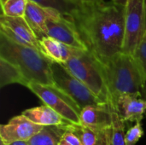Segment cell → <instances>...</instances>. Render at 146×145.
<instances>
[{
  "label": "cell",
  "mask_w": 146,
  "mask_h": 145,
  "mask_svg": "<svg viewBox=\"0 0 146 145\" xmlns=\"http://www.w3.org/2000/svg\"><path fill=\"white\" fill-rule=\"evenodd\" d=\"M88 50L102 63L122 53L125 5L111 0H81L70 14Z\"/></svg>",
  "instance_id": "obj_1"
},
{
  "label": "cell",
  "mask_w": 146,
  "mask_h": 145,
  "mask_svg": "<svg viewBox=\"0 0 146 145\" xmlns=\"http://www.w3.org/2000/svg\"><path fill=\"white\" fill-rule=\"evenodd\" d=\"M0 58L15 65L28 83L55 85L52 62L41 51L29 46L19 44L0 33Z\"/></svg>",
  "instance_id": "obj_2"
},
{
  "label": "cell",
  "mask_w": 146,
  "mask_h": 145,
  "mask_svg": "<svg viewBox=\"0 0 146 145\" xmlns=\"http://www.w3.org/2000/svg\"><path fill=\"white\" fill-rule=\"evenodd\" d=\"M102 64L110 103L124 94H141L145 79L133 56L122 52Z\"/></svg>",
  "instance_id": "obj_3"
},
{
  "label": "cell",
  "mask_w": 146,
  "mask_h": 145,
  "mask_svg": "<svg viewBox=\"0 0 146 145\" xmlns=\"http://www.w3.org/2000/svg\"><path fill=\"white\" fill-rule=\"evenodd\" d=\"M62 65L85 84L99 100L109 104L110 94L104 67L92 52L76 50L72 57Z\"/></svg>",
  "instance_id": "obj_4"
},
{
  "label": "cell",
  "mask_w": 146,
  "mask_h": 145,
  "mask_svg": "<svg viewBox=\"0 0 146 145\" xmlns=\"http://www.w3.org/2000/svg\"><path fill=\"white\" fill-rule=\"evenodd\" d=\"M44 103L73 125H80L81 109L64 91L56 85L29 83L27 87Z\"/></svg>",
  "instance_id": "obj_5"
},
{
  "label": "cell",
  "mask_w": 146,
  "mask_h": 145,
  "mask_svg": "<svg viewBox=\"0 0 146 145\" xmlns=\"http://www.w3.org/2000/svg\"><path fill=\"white\" fill-rule=\"evenodd\" d=\"M52 78L56 87L68 94L82 109L88 106H106L62 64L52 62ZM109 105V104H108Z\"/></svg>",
  "instance_id": "obj_6"
},
{
  "label": "cell",
  "mask_w": 146,
  "mask_h": 145,
  "mask_svg": "<svg viewBox=\"0 0 146 145\" xmlns=\"http://www.w3.org/2000/svg\"><path fill=\"white\" fill-rule=\"evenodd\" d=\"M146 33V0H127L122 52L133 56Z\"/></svg>",
  "instance_id": "obj_7"
},
{
  "label": "cell",
  "mask_w": 146,
  "mask_h": 145,
  "mask_svg": "<svg viewBox=\"0 0 146 145\" xmlns=\"http://www.w3.org/2000/svg\"><path fill=\"white\" fill-rule=\"evenodd\" d=\"M46 27L48 37L71 48L88 50L74 22L69 17L56 12L54 15L48 18L46 21Z\"/></svg>",
  "instance_id": "obj_8"
},
{
  "label": "cell",
  "mask_w": 146,
  "mask_h": 145,
  "mask_svg": "<svg viewBox=\"0 0 146 145\" xmlns=\"http://www.w3.org/2000/svg\"><path fill=\"white\" fill-rule=\"evenodd\" d=\"M0 33L14 43L33 47L41 51L39 40L25 18L9 17L2 14L0 16Z\"/></svg>",
  "instance_id": "obj_9"
},
{
  "label": "cell",
  "mask_w": 146,
  "mask_h": 145,
  "mask_svg": "<svg viewBox=\"0 0 146 145\" xmlns=\"http://www.w3.org/2000/svg\"><path fill=\"white\" fill-rule=\"evenodd\" d=\"M44 126L34 124L23 115H16L0 126V142L4 145L15 141H29Z\"/></svg>",
  "instance_id": "obj_10"
},
{
  "label": "cell",
  "mask_w": 146,
  "mask_h": 145,
  "mask_svg": "<svg viewBox=\"0 0 146 145\" xmlns=\"http://www.w3.org/2000/svg\"><path fill=\"white\" fill-rule=\"evenodd\" d=\"M114 106L124 122H141L145 115L146 101L141 94L121 95Z\"/></svg>",
  "instance_id": "obj_11"
},
{
  "label": "cell",
  "mask_w": 146,
  "mask_h": 145,
  "mask_svg": "<svg viewBox=\"0 0 146 145\" xmlns=\"http://www.w3.org/2000/svg\"><path fill=\"white\" fill-rule=\"evenodd\" d=\"M56 12L58 11L41 7L33 1L28 0L24 18L30 27L33 29L38 40L44 37H48L46 21L48 18L54 15Z\"/></svg>",
  "instance_id": "obj_12"
},
{
  "label": "cell",
  "mask_w": 146,
  "mask_h": 145,
  "mask_svg": "<svg viewBox=\"0 0 146 145\" xmlns=\"http://www.w3.org/2000/svg\"><path fill=\"white\" fill-rule=\"evenodd\" d=\"M80 125L96 131H107L111 126L112 117L109 105L88 106L82 109Z\"/></svg>",
  "instance_id": "obj_13"
},
{
  "label": "cell",
  "mask_w": 146,
  "mask_h": 145,
  "mask_svg": "<svg viewBox=\"0 0 146 145\" xmlns=\"http://www.w3.org/2000/svg\"><path fill=\"white\" fill-rule=\"evenodd\" d=\"M21 115L34 124L42 126H68L73 125L55 110L44 104L42 106L27 109L24 110Z\"/></svg>",
  "instance_id": "obj_14"
},
{
  "label": "cell",
  "mask_w": 146,
  "mask_h": 145,
  "mask_svg": "<svg viewBox=\"0 0 146 145\" xmlns=\"http://www.w3.org/2000/svg\"><path fill=\"white\" fill-rule=\"evenodd\" d=\"M42 53L51 62L63 64L68 61L74 55L76 49L67 46L59 41L50 38L44 37L39 40Z\"/></svg>",
  "instance_id": "obj_15"
},
{
  "label": "cell",
  "mask_w": 146,
  "mask_h": 145,
  "mask_svg": "<svg viewBox=\"0 0 146 145\" xmlns=\"http://www.w3.org/2000/svg\"><path fill=\"white\" fill-rule=\"evenodd\" d=\"M68 128L80 138L83 145H109V130L96 131L82 125H70Z\"/></svg>",
  "instance_id": "obj_16"
},
{
  "label": "cell",
  "mask_w": 146,
  "mask_h": 145,
  "mask_svg": "<svg viewBox=\"0 0 146 145\" xmlns=\"http://www.w3.org/2000/svg\"><path fill=\"white\" fill-rule=\"evenodd\" d=\"M12 84H19L27 87L29 83L15 65L0 58V86L3 88Z\"/></svg>",
  "instance_id": "obj_17"
},
{
  "label": "cell",
  "mask_w": 146,
  "mask_h": 145,
  "mask_svg": "<svg viewBox=\"0 0 146 145\" xmlns=\"http://www.w3.org/2000/svg\"><path fill=\"white\" fill-rule=\"evenodd\" d=\"M67 126H44L29 141L30 145H59Z\"/></svg>",
  "instance_id": "obj_18"
},
{
  "label": "cell",
  "mask_w": 146,
  "mask_h": 145,
  "mask_svg": "<svg viewBox=\"0 0 146 145\" xmlns=\"http://www.w3.org/2000/svg\"><path fill=\"white\" fill-rule=\"evenodd\" d=\"M110 110L112 123L109 129V145H127L126 144V133H125V122L121 118L119 113L113 104L109 103Z\"/></svg>",
  "instance_id": "obj_19"
},
{
  "label": "cell",
  "mask_w": 146,
  "mask_h": 145,
  "mask_svg": "<svg viewBox=\"0 0 146 145\" xmlns=\"http://www.w3.org/2000/svg\"><path fill=\"white\" fill-rule=\"evenodd\" d=\"M46 9H51L58 11L64 16L69 17L70 14L76 8L74 0H30Z\"/></svg>",
  "instance_id": "obj_20"
},
{
  "label": "cell",
  "mask_w": 146,
  "mask_h": 145,
  "mask_svg": "<svg viewBox=\"0 0 146 145\" xmlns=\"http://www.w3.org/2000/svg\"><path fill=\"white\" fill-rule=\"evenodd\" d=\"M28 0H5L1 3L2 14L9 17H25Z\"/></svg>",
  "instance_id": "obj_21"
},
{
  "label": "cell",
  "mask_w": 146,
  "mask_h": 145,
  "mask_svg": "<svg viewBox=\"0 0 146 145\" xmlns=\"http://www.w3.org/2000/svg\"><path fill=\"white\" fill-rule=\"evenodd\" d=\"M144 130L141 122H137L133 126H132L126 133V144L136 145L139 140L143 137Z\"/></svg>",
  "instance_id": "obj_22"
},
{
  "label": "cell",
  "mask_w": 146,
  "mask_h": 145,
  "mask_svg": "<svg viewBox=\"0 0 146 145\" xmlns=\"http://www.w3.org/2000/svg\"><path fill=\"white\" fill-rule=\"evenodd\" d=\"M133 56L135 57L141 69V72L146 79V33L143 40L138 46Z\"/></svg>",
  "instance_id": "obj_23"
},
{
  "label": "cell",
  "mask_w": 146,
  "mask_h": 145,
  "mask_svg": "<svg viewBox=\"0 0 146 145\" xmlns=\"http://www.w3.org/2000/svg\"><path fill=\"white\" fill-rule=\"evenodd\" d=\"M62 139L70 145H83L80 138L68 128V126L66 127V131L64 132Z\"/></svg>",
  "instance_id": "obj_24"
},
{
  "label": "cell",
  "mask_w": 146,
  "mask_h": 145,
  "mask_svg": "<svg viewBox=\"0 0 146 145\" xmlns=\"http://www.w3.org/2000/svg\"><path fill=\"white\" fill-rule=\"evenodd\" d=\"M0 145H4L3 143H1L0 142ZM7 145H30L29 144V143H28V141H15V142H13V143H11V144H7Z\"/></svg>",
  "instance_id": "obj_25"
},
{
  "label": "cell",
  "mask_w": 146,
  "mask_h": 145,
  "mask_svg": "<svg viewBox=\"0 0 146 145\" xmlns=\"http://www.w3.org/2000/svg\"><path fill=\"white\" fill-rule=\"evenodd\" d=\"M141 95H142L143 98H144V99L146 101V79L145 80V83H144V85H143V88H142ZM145 116H146V112H145Z\"/></svg>",
  "instance_id": "obj_26"
},
{
  "label": "cell",
  "mask_w": 146,
  "mask_h": 145,
  "mask_svg": "<svg viewBox=\"0 0 146 145\" xmlns=\"http://www.w3.org/2000/svg\"><path fill=\"white\" fill-rule=\"evenodd\" d=\"M112 2L114 3H120V4H126V2L127 0H111Z\"/></svg>",
  "instance_id": "obj_27"
},
{
  "label": "cell",
  "mask_w": 146,
  "mask_h": 145,
  "mask_svg": "<svg viewBox=\"0 0 146 145\" xmlns=\"http://www.w3.org/2000/svg\"><path fill=\"white\" fill-rule=\"evenodd\" d=\"M59 145H70V144H67L65 141H63V140L62 139V140H61V142H60V144H59Z\"/></svg>",
  "instance_id": "obj_28"
},
{
  "label": "cell",
  "mask_w": 146,
  "mask_h": 145,
  "mask_svg": "<svg viewBox=\"0 0 146 145\" xmlns=\"http://www.w3.org/2000/svg\"><path fill=\"white\" fill-rule=\"evenodd\" d=\"M74 2H75V3L77 4V3H79L80 1H81V0H74Z\"/></svg>",
  "instance_id": "obj_29"
}]
</instances>
